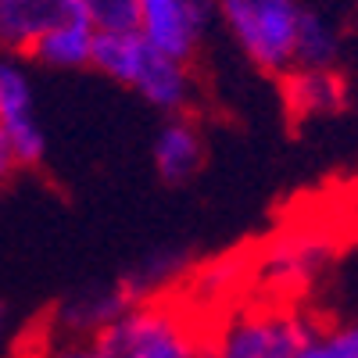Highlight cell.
I'll return each instance as SVG.
<instances>
[{"label": "cell", "instance_id": "13", "mask_svg": "<svg viewBox=\"0 0 358 358\" xmlns=\"http://www.w3.org/2000/svg\"><path fill=\"white\" fill-rule=\"evenodd\" d=\"M76 11L97 33H122L136 29V0H76Z\"/></svg>", "mask_w": 358, "mask_h": 358}, {"label": "cell", "instance_id": "7", "mask_svg": "<svg viewBox=\"0 0 358 358\" xmlns=\"http://www.w3.org/2000/svg\"><path fill=\"white\" fill-rule=\"evenodd\" d=\"M151 162L162 183H190L204 165V133L194 115H165L151 143Z\"/></svg>", "mask_w": 358, "mask_h": 358}, {"label": "cell", "instance_id": "14", "mask_svg": "<svg viewBox=\"0 0 358 358\" xmlns=\"http://www.w3.org/2000/svg\"><path fill=\"white\" fill-rule=\"evenodd\" d=\"M294 358H341L334 341H330V330H319V326H312V330L305 334L301 348L294 351Z\"/></svg>", "mask_w": 358, "mask_h": 358}, {"label": "cell", "instance_id": "2", "mask_svg": "<svg viewBox=\"0 0 358 358\" xmlns=\"http://www.w3.org/2000/svg\"><path fill=\"white\" fill-rule=\"evenodd\" d=\"M215 11L236 50L258 72L280 79L294 69L305 0H215Z\"/></svg>", "mask_w": 358, "mask_h": 358}, {"label": "cell", "instance_id": "11", "mask_svg": "<svg viewBox=\"0 0 358 358\" xmlns=\"http://www.w3.org/2000/svg\"><path fill=\"white\" fill-rule=\"evenodd\" d=\"M129 305H136V297L129 294L126 283L118 287H101V290H86V294H76L72 301L62 305L57 312V322L69 341H90L94 334H101L111 319H118Z\"/></svg>", "mask_w": 358, "mask_h": 358}, {"label": "cell", "instance_id": "5", "mask_svg": "<svg viewBox=\"0 0 358 358\" xmlns=\"http://www.w3.org/2000/svg\"><path fill=\"white\" fill-rule=\"evenodd\" d=\"M215 25V0H136V33L176 62L194 65Z\"/></svg>", "mask_w": 358, "mask_h": 358}, {"label": "cell", "instance_id": "12", "mask_svg": "<svg viewBox=\"0 0 358 358\" xmlns=\"http://www.w3.org/2000/svg\"><path fill=\"white\" fill-rule=\"evenodd\" d=\"M344 50V33L330 11L319 4H305L301 29L294 43V69H337Z\"/></svg>", "mask_w": 358, "mask_h": 358}, {"label": "cell", "instance_id": "9", "mask_svg": "<svg viewBox=\"0 0 358 358\" xmlns=\"http://www.w3.org/2000/svg\"><path fill=\"white\" fill-rule=\"evenodd\" d=\"M280 79L287 108L301 118H330L348 108V83L341 69H290Z\"/></svg>", "mask_w": 358, "mask_h": 358}, {"label": "cell", "instance_id": "16", "mask_svg": "<svg viewBox=\"0 0 358 358\" xmlns=\"http://www.w3.org/2000/svg\"><path fill=\"white\" fill-rule=\"evenodd\" d=\"M50 358H104V355L94 348V341H69L65 337V344L54 348Z\"/></svg>", "mask_w": 358, "mask_h": 358}, {"label": "cell", "instance_id": "10", "mask_svg": "<svg viewBox=\"0 0 358 358\" xmlns=\"http://www.w3.org/2000/svg\"><path fill=\"white\" fill-rule=\"evenodd\" d=\"M76 15L69 0H0V54L25 57L47 29Z\"/></svg>", "mask_w": 358, "mask_h": 358}, {"label": "cell", "instance_id": "18", "mask_svg": "<svg viewBox=\"0 0 358 358\" xmlns=\"http://www.w3.org/2000/svg\"><path fill=\"white\" fill-rule=\"evenodd\" d=\"M8 330H11V312H8V305H4V301H0V344H4Z\"/></svg>", "mask_w": 358, "mask_h": 358}, {"label": "cell", "instance_id": "4", "mask_svg": "<svg viewBox=\"0 0 358 358\" xmlns=\"http://www.w3.org/2000/svg\"><path fill=\"white\" fill-rule=\"evenodd\" d=\"M312 322L287 308H244L204 344V358H294Z\"/></svg>", "mask_w": 358, "mask_h": 358}, {"label": "cell", "instance_id": "8", "mask_svg": "<svg viewBox=\"0 0 358 358\" xmlns=\"http://www.w3.org/2000/svg\"><path fill=\"white\" fill-rule=\"evenodd\" d=\"M94 43H97V29L83 15H65L33 43V50L25 57L54 72H79L94 62Z\"/></svg>", "mask_w": 358, "mask_h": 358}, {"label": "cell", "instance_id": "3", "mask_svg": "<svg viewBox=\"0 0 358 358\" xmlns=\"http://www.w3.org/2000/svg\"><path fill=\"white\" fill-rule=\"evenodd\" d=\"M104 358H204L197 330L158 301H136L90 337Z\"/></svg>", "mask_w": 358, "mask_h": 358}, {"label": "cell", "instance_id": "17", "mask_svg": "<svg viewBox=\"0 0 358 358\" xmlns=\"http://www.w3.org/2000/svg\"><path fill=\"white\" fill-rule=\"evenodd\" d=\"M18 165H15V158H11V151H8V143H4V136H0V190H4V183L11 179V172H15Z\"/></svg>", "mask_w": 358, "mask_h": 358}, {"label": "cell", "instance_id": "1", "mask_svg": "<svg viewBox=\"0 0 358 358\" xmlns=\"http://www.w3.org/2000/svg\"><path fill=\"white\" fill-rule=\"evenodd\" d=\"M90 69H97L101 76L115 79L118 86L140 94L162 115H190V104L197 97L194 65L162 54L158 47L147 43L136 29L97 33Z\"/></svg>", "mask_w": 358, "mask_h": 358}, {"label": "cell", "instance_id": "6", "mask_svg": "<svg viewBox=\"0 0 358 358\" xmlns=\"http://www.w3.org/2000/svg\"><path fill=\"white\" fill-rule=\"evenodd\" d=\"M0 136L18 169H36L47 158V133L40 122L36 86L22 57L0 54Z\"/></svg>", "mask_w": 358, "mask_h": 358}, {"label": "cell", "instance_id": "15", "mask_svg": "<svg viewBox=\"0 0 358 358\" xmlns=\"http://www.w3.org/2000/svg\"><path fill=\"white\" fill-rule=\"evenodd\" d=\"M330 341H334V348H337L341 358H358V315H351L348 322L334 326Z\"/></svg>", "mask_w": 358, "mask_h": 358}]
</instances>
